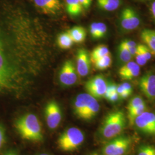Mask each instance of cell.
<instances>
[{
  "label": "cell",
  "mask_w": 155,
  "mask_h": 155,
  "mask_svg": "<svg viewBox=\"0 0 155 155\" xmlns=\"http://www.w3.org/2000/svg\"><path fill=\"white\" fill-rule=\"evenodd\" d=\"M15 127L22 139L39 143L43 140L41 124L32 113L24 114L15 122Z\"/></svg>",
  "instance_id": "6da1fadb"
},
{
  "label": "cell",
  "mask_w": 155,
  "mask_h": 155,
  "mask_svg": "<svg viewBox=\"0 0 155 155\" xmlns=\"http://www.w3.org/2000/svg\"><path fill=\"white\" fill-rule=\"evenodd\" d=\"M126 127V118L122 111H115L108 114L102 122L100 133L102 137L112 139L120 136Z\"/></svg>",
  "instance_id": "7a4b0ae2"
},
{
  "label": "cell",
  "mask_w": 155,
  "mask_h": 155,
  "mask_svg": "<svg viewBox=\"0 0 155 155\" xmlns=\"http://www.w3.org/2000/svg\"><path fill=\"white\" fill-rule=\"evenodd\" d=\"M84 140L83 132L77 127H70L60 135L57 143L63 152H73L78 149Z\"/></svg>",
  "instance_id": "3957f363"
},
{
  "label": "cell",
  "mask_w": 155,
  "mask_h": 155,
  "mask_svg": "<svg viewBox=\"0 0 155 155\" xmlns=\"http://www.w3.org/2000/svg\"><path fill=\"white\" fill-rule=\"evenodd\" d=\"M131 140L125 136H118L111 139L104 146L102 152L104 155H124L131 145Z\"/></svg>",
  "instance_id": "277c9868"
},
{
  "label": "cell",
  "mask_w": 155,
  "mask_h": 155,
  "mask_svg": "<svg viewBox=\"0 0 155 155\" xmlns=\"http://www.w3.org/2000/svg\"><path fill=\"white\" fill-rule=\"evenodd\" d=\"M133 125L142 133L155 136V113L144 111L134 120Z\"/></svg>",
  "instance_id": "5b68a950"
},
{
  "label": "cell",
  "mask_w": 155,
  "mask_h": 155,
  "mask_svg": "<svg viewBox=\"0 0 155 155\" xmlns=\"http://www.w3.org/2000/svg\"><path fill=\"white\" fill-rule=\"evenodd\" d=\"M45 121L47 126L51 129H55L59 127L61 120V107L55 101L47 103L45 109Z\"/></svg>",
  "instance_id": "8992f818"
},
{
  "label": "cell",
  "mask_w": 155,
  "mask_h": 155,
  "mask_svg": "<svg viewBox=\"0 0 155 155\" xmlns=\"http://www.w3.org/2000/svg\"><path fill=\"white\" fill-rule=\"evenodd\" d=\"M107 85L105 78L98 75L89 79L85 84V89L91 96L95 99H99L104 97Z\"/></svg>",
  "instance_id": "52a82bcc"
},
{
  "label": "cell",
  "mask_w": 155,
  "mask_h": 155,
  "mask_svg": "<svg viewBox=\"0 0 155 155\" xmlns=\"http://www.w3.org/2000/svg\"><path fill=\"white\" fill-rule=\"evenodd\" d=\"M139 88L144 95L150 101L155 100V74L149 71L140 78Z\"/></svg>",
  "instance_id": "ba28073f"
},
{
  "label": "cell",
  "mask_w": 155,
  "mask_h": 155,
  "mask_svg": "<svg viewBox=\"0 0 155 155\" xmlns=\"http://www.w3.org/2000/svg\"><path fill=\"white\" fill-rule=\"evenodd\" d=\"M140 20L137 14L130 8L122 10L120 17V24L122 29L126 31H133L139 27Z\"/></svg>",
  "instance_id": "9c48e42d"
},
{
  "label": "cell",
  "mask_w": 155,
  "mask_h": 155,
  "mask_svg": "<svg viewBox=\"0 0 155 155\" xmlns=\"http://www.w3.org/2000/svg\"><path fill=\"white\" fill-rule=\"evenodd\" d=\"M77 74L75 66L71 61H67L59 72L61 83L66 86L74 84L77 81Z\"/></svg>",
  "instance_id": "30bf717a"
},
{
  "label": "cell",
  "mask_w": 155,
  "mask_h": 155,
  "mask_svg": "<svg viewBox=\"0 0 155 155\" xmlns=\"http://www.w3.org/2000/svg\"><path fill=\"white\" fill-rule=\"evenodd\" d=\"M35 6L45 15H55L61 11V0H33Z\"/></svg>",
  "instance_id": "8fae6325"
},
{
  "label": "cell",
  "mask_w": 155,
  "mask_h": 155,
  "mask_svg": "<svg viewBox=\"0 0 155 155\" xmlns=\"http://www.w3.org/2000/svg\"><path fill=\"white\" fill-rule=\"evenodd\" d=\"M90 58L87 51L84 49L78 50L77 56L78 74L81 77L87 76L90 70Z\"/></svg>",
  "instance_id": "7c38bea8"
},
{
  "label": "cell",
  "mask_w": 155,
  "mask_h": 155,
  "mask_svg": "<svg viewBox=\"0 0 155 155\" xmlns=\"http://www.w3.org/2000/svg\"><path fill=\"white\" fill-rule=\"evenodd\" d=\"M92 96L88 93L79 94L74 102V111L77 116L83 120L84 113Z\"/></svg>",
  "instance_id": "4fadbf2b"
},
{
  "label": "cell",
  "mask_w": 155,
  "mask_h": 155,
  "mask_svg": "<svg viewBox=\"0 0 155 155\" xmlns=\"http://www.w3.org/2000/svg\"><path fill=\"white\" fill-rule=\"evenodd\" d=\"M141 38L152 54L155 55V31L145 29L141 33Z\"/></svg>",
  "instance_id": "5bb4252c"
},
{
  "label": "cell",
  "mask_w": 155,
  "mask_h": 155,
  "mask_svg": "<svg viewBox=\"0 0 155 155\" xmlns=\"http://www.w3.org/2000/svg\"><path fill=\"white\" fill-rule=\"evenodd\" d=\"M100 104L97 99L91 97L83 116V120L89 121L96 116L100 110Z\"/></svg>",
  "instance_id": "9a60e30c"
},
{
  "label": "cell",
  "mask_w": 155,
  "mask_h": 155,
  "mask_svg": "<svg viewBox=\"0 0 155 155\" xmlns=\"http://www.w3.org/2000/svg\"><path fill=\"white\" fill-rule=\"evenodd\" d=\"M67 33L71 38L74 43H81L85 40L86 37V29L82 27L75 26L68 31Z\"/></svg>",
  "instance_id": "2e32d148"
},
{
  "label": "cell",
  "mask_w": 155,
  "mask_h": 155,
  "mask_svg": "<svg viewBox=\"0 0 155 155\" xmlns=\"http://www.w3.org/2000/svg\"><path fill=\"white\" fill-rule=\"evenodd\" d=\"M67 12L72 17L79 16L83 11V7L79 0H65Z\"/></svg>",
  "instance_id": "e0dca14e"
},
{
  "label": "cell",
  "mask_w": 155,
  "mask_h": 155,
  "mask_svg": "<svg viewBox=\"0 0 155 155\" xmlns=\"http://www.w3.org/2000/svg\"><path fill=\"white\" fill-rule=\"evenodd\" d=\"M97 2L101 9L108 12L115 11L121 4L120 0H97Z\"/></svg>",
  "instance_id": "ac0fdd59"
},
{
  "label": "cell",
  "mask_w": 155,
  "mask_h": 155,
  "mask_svg": "<svg viewBox=\"0 0 155 155\" xmlns=\"http://www.w3.org/2000/svg\"><path fill=\"white\" fill-rule=\"evenodd\" d=\"M110 53L108 47L106 45H100L96 47L94 50L92 51L90 54V60L91 61L93 62L96 61L97 60L101 58Z\"/></svg>",
  "instance_id": "d6986e66"
},
{
  "label": "cell",
  "mask_w": 155,
  "mask_h": 155,
  "mask_svg": "<svg viewBox=\"0 0 155 155\" xmlns=\"http://www.w3.org/2000/svg\"><path fill=\"white\" fill-rule=\"evenodd\" d=\"M57 43L58 46L63 50L70 48L74 44L73 40L67 32L61 33L58 37Z\"/></svg>",
  "instance_id": "ffe728a7"
},
{
  "label": "cell",
  "mask_w": 155,
  "mask_h": 155,
  "mask_svg": "<svg viewBox=\"0 0 155 155\" xmlns=\"http://www.w3.org/2000/svg\"><path fill=\"white\" fill-rule=\"evenodd\" d=\"M112 63V58L110 53L102 57L93 63L94 67L100 70H106L110 67Z\"/></svg>",
  "instance_id": "44dd1931"
},
{
  "label": "cell",
  "mask_w": 155,
  "mask_h": 155,
  "mask_svg": "<svg viewBox=\"0 0 155 155\" xmlns=\"http://www.w3.org/2000/svg\"><path fill=\"white\" fill-rule=\"evenodd\" d=\"M146 110V105L144 102L141 105L133 109V110L128 112L127 117L130 125H133L134 120L139 116H140L142 113H143Z\"/></svg>",
  "instance_id": "7402d4cb"
},
{
  "label": "cell",
  "mask_w": 155,
  "mask_h": 155,
  "mask_svg": "<svg viewBox=\"0 0 155 155\" xmlns=\"http://www.w3.org/2000/svg\"><path fill=\"white\" fill-rule=\"evenodd\" d=\"M139 65L134 61H130L126 63L125 65L121 67L119 70V75L121 79H123L129 73L132 72L134 68H136Z\"/></svg>",
  "instance_id": "603a6c76"
},
{
  "label": "cell",
  "mask_w": 155,
  "mask_h": 155,
  "mask_svg": "<svg viewBox=\"0 0 155 155\" xmlns=\"http://www.w3.org/2000/svg\"><path fill=\"white\" fill-rule=\"evenodd\" d=\"M118 52L119 58L122 62L126 63L131 61L132 56L130 55L127 48L120 45L118 47Z\"/></svg>",
  "instance_id": "cb8c5ba5"
},
{
  "label": "cell",
  "mask_w": 155,
  "mask_h": 155,
  "mask_svg": "<svg viewBox=\"0 0 155 155\" xmlns=\"http://www.w3.org/2000/svg\"><path fill=\"white\" fill-rule=\"evenodd\" d=\"M144 101L143 99L139 96H135L130 100L127 109L128 112L130 111L133 110V109H136L138 106L141 105L143 103H144Z\"/></svg>",
  "instance_id": "d4e9b609"
},
{
  "label": "cell",
  "mask_w": 155,
  "mask_h": 155,
  "mask_svg": "<svg viewBox=\"0 0 155 155\" xmlns=\"http://www.w3.org/2000/svg\"><path fill=\"white\" fill-rule=\"evenodd\" d=\"M137 155H155V148L149 145H141L139 147Z\"/></svg>",
  "instance_id": "484cf974"
},
{
  "label": "cell",
  "mask_w": 155,
  "mask_h": 155,
  "mask_svg": "<svg viewBox=\"0 0 155 155\" xmlns=\"http://www.w3.org/2000/svg\"><path fill=\"white\" fill-rule=\"evenodd\" d=\"M137 48H138L137 51L136 55H134V58H135V59L136 61V63L140 66H144L148 61L145 59V56L143 54V53L141 52V50H140V48L138 47V45H137Z\"/></svg>",
  "instance_id": "4316f807"
},
{
  "label": "cell",
  "mask_w": 155,
  "mask_h": 155,
  "mask_svg": "<svg viewBox=\"0 0 155 155\" xmlns=\"http://www.w3.org/2000/svg\"><path fill=\"white\" fill-rule=\"evenodd\" d=\"M107 32V27L105 24L102 22H98V29L97 39H101L105 36Z\"/></svg>",
  "instance_id": "83f0119b"
},
{
  "label": "cell",
  "mask_w": 155,
  "mask_h": 155,
  "mask_svg": "<svg viewBox=\"0 0 155 155\" xmlns=\"http://www.w3.org/2000/svg\"><path fill=\"white\" fill-rule=\"evenodd\" d=\"M117 85L114 83H107L105 93L104 97L107 100L111 94L117 91Z\"/></svg>",
  "instance_id": "f1b7e54d"
},
{
  "label": "cell",
  "mask_w": 155,
  "mask_h": 155,
  "mask_svg": "<svg viewBox=\"0 0 155 155\" xmlns=\"http://www.w3.org/2000/svg\"><path fill=\"white\" fill-rule=\"evenodd\" d=\"M138 47H139L140 50H141L143 54L144 55L145 59H147V61H150V59H151V58H152V52L150 51V49L145 45H138Z\"/></svg>",
  "instance_id": "f546056e"
},
{
  "label": "cell",
  "mask_w": 155,
  "mask_h": 155,
  "mask_svg": "<svg viewBox=\"0 0 155 155\" xmlns=\"http://www.w3.org/2000/svg\"><path fill=\"white\" fill-rule=\"evenodd\" d=\"M5 141V129L2 125L0 124V149L3 147Z\"/></svg>",
  "instance_id": "4dcf8cb0"
},
{
  "label": "cell",
  "mask_w": 155,
  "mask_h": 155,
  "mask_svg": "<svg viewBox=\"0 0 155 155\" xmlns=\"http://www.w3.org/2000/svg\"><path fill=\"white\" fill-rule=\"evenodd\" d=\"M98 22H93L90 26V32L93 38L97 39Z\"/></svg>",
  "instance_id": "1f68e13d"
},
{
  "label": "cell",
  "mask_w": 155,
  "mask_h": 155,
  "mask_svg": "<svg viewBox=\"0 0 155 155\" xmlns=\"http://www.w3.org/2000/svg\"><path fill=\"white\" fill-rule=\"evenodd\" d=\"M120 45H121L122 46H124L127 48L137 45V43L136 42H134V41L128 40H125L122 41V42L120 43Z\"/></svg>",
  "instance_id": "d6a6232c"
},
{
  "label": "cell",
  "mask_w": 155,
  "mask_h": 155,
  "mask_svg": "<svg viewBox=\"0 0 155 155\" xmlns=\"http://www.w3.org/2000/svg\"><path fill=\"white\" fill-rule=\"evenodd\" d=\"M84 9H88L91 5L92 0H79Z\"/></svg>",
  "instance_id": "836d02e7"
},
{
  "label": "cell",
  "mask_w": 155,
  "mask_h": 155,
  "mask_svg": "<svg viewBox=\"0 0 155 155\" xmlns=\"http://www.w3.org/2000/svg\"><path fill=\"white\" fill-rule=\"evenodd\" d=\"M122 85L124 89L126 91H127V93H129V94H132L133 92V89L130 83L124 82V83H122Z\"/></svg>",
  "instance_id": "e575fe53"
},
{
  "label": "cell",
  "mask_w": 155,
  "mask_h": 155,
  "mask_svg": "<svg viewBox=\"0 0 155 155\" xmlns=\"http://www.w3.org/2000/svg\"><path fill=\"white\" fill-rule=\"evenodd\" d=\"M119 99H120L119 95L117 93V92L116 91V92L113 93V94L111 95L109 97V98L107 99V100L111 102H116Z\"/></svg>",
  "instance_id": "d590c367"
},
{
  "label": "cell",
  "mask_w": 155,
  "mask_h": 155,
  "mask_svg": "<svg viewBox=\"0 0 155 155\" xmlns=\"http://www.w3.org/2000/svg\"><path fill=\"white\" fill-rule=\"evenodd\" d=\"M137 46H135V47H130V48H128L127 50L129 51V52H130V55L132 56H134V55H136L137 51Z\"/></svg>",
  "instance_id": "8d00e7d4"
},
{
  "label": "cell",
  "mask_w": 155,
  "mask_h": 155,
  "mask_svg": "<svg viewBox=\"0 0 155 155\" xmlns=\"http://www.w3.org/2000/svg\"><path fill=\"white\" fill-rule=\"evenodd\" d=\"M150 11H151L152 15V16H153V18H155V1L152 3V5H151Z\"/></svg>",
  "instance_id": "74e56055"
},
{
  "label": "cell",
  "mask_w": 155,
  "mask_h": 155,
  "mask_svg": "<svg viewBox=\"0 0 155 155\" xmlns=\"http://www.w3.org/2000/svg\"><path fill=\"white\" fill-rule=\"evenodd\" d=\"M10 155H17L16 153L14 151H10Z\"/></svg>",
  "instance_id": "f35d334b"
},
{
  "label": "cell",
  "mask_w": 155,
  "mask_h": 155,
  "mask_svg": "<svg viewBox=\"0 0 155 155\" xmlns=\"http://www.w3.org/2000/svg\"><path fill=\"white\" fill-rule=\"evenodd\" d=\"M4 155H10V151H9V152H6V153H5Z\"/></svg>",
  "instance_id": "ab89813d"
},
{
  "label": "cell",
  "mask_w": 155,
  "mask_h": 155,
  "mask_svg": "<svg viewBox=\"0 0 155 155\" xmlns=\"http://www.w3.org/2000/svg\"><path fill=\"white\" fill-rule=\"evenodd\" d=\"M51 155L50 154H47V153H40L39 155Z\"/></svg>",
  "instance_id": "60d3db41"
},
{
  "label": "cell",
  "mask_w": 155,
  "mask_h": 155,
  "mask_svg": "<svg viewBox=\"0 0 155 155\" xmlns=\"http://www.w3.org/2000/svg\"><path fill=\"white\" fill-rule=\"evenodd\" d=\"M97 155V154H95V153H93V154H91V155Z\"/></svg>",
  "instance_id": "b9f144b4"
}]
</instances>
